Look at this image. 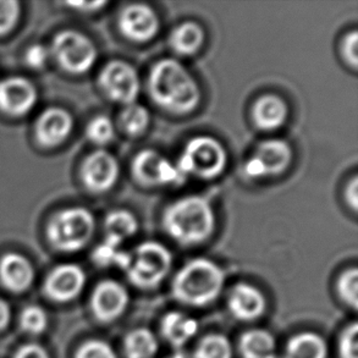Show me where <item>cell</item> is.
Segmentation results:
<instances>
[{"mask_svg":"<svg viewBox=\"0 0 358 358\" xmlns=\"http://www.w3.org/2000/svg\"><path fill=\"white\" fill-rule=\"evenodd\" d=\"M147 87L158 107L176 115L194 112L202 99L196 78L184 64L175 59H162L152 66Z\"/></svg>","mask_w":358,"mask_h":358,"instance_id":"cell-1","label":"cell"},{"mask_svg":"<svg viewBox=\"0 0 358 358\" xmlns=\"http://www.w3.org/2000/svg\"><path fill=\"white\" fill-rule=\"evenodd\" d=\"M217 218L212 204L202 196H187L170 203L162 215L165 234L180 246H199L208 241Z\"/></svg>","mask_w":358,"mask_h":358,"instance_id":"cell-2","label":"cell"},{"mask_svg":"<svg viewBox=\"0 0 358 358\" xmlns=\"http://www.w3.org/2000/svg\"><path fill=\"white\" fill-rule=\"evenodd\" d=\"M224 284L225 274L215 262L196 258L176 273L171 292L184 305L203 307L218 299Z\"/></svg>","mask_w":358,"mask_h":358,"instance_id":"cell-3","label":"cell"},{"mask_svg":"<svg viewBox=\"0 0 358 358\" xmlns=\"http://www.w3.org/2000/svg\"><path fill=\"white\" fill-rule=\"evenodd\" d=\"M228 152L212 136H196L185 145L175 164L185 179L194 176L213 180L223 174L228 165Z\"/></svg>","mask_w":358,"mask_h":358,"instance_id":"cell-4","label":"cell"},{"mask_svg":"<svg viewBox=\"0 0 358 358\" xmlns=\"http://www.w3.org/2000/svg\"><path fill=\"white\" fill-rule=\"evenodd\" d=\"M171 266L173 255L168 247L157 241L142 242L130 252L126 275L132 285L150 290L164 280Z\"/></svg>","mask_w":358,"mask_h":358,"instance_id":"cell-5","label":"cell"},{"mask_svg":"<svg viewBox=\"0 0 358 358\" xmlns=\"http://www.w3.org/2000/svg\"><path fill=\"white\" fill-rule=\"evenodd\" d=\"M94 228L96 222L88 209L73 207L64 209L52 219L48 238L60 251H80L91 241Z\"/></svg>","mask_w":358,"mask_h":358,"instance_id":"cell-6","label":"cell"},{"mask_svg":"<svg viewBox=\"0 0 358 358\" xmlns=\"http://www.w3.org/2000/svg\"><path fill=\"white\" fill-rule=\"evenodd\" d=\"M50 53L62 68L71 73H85L97 62L96 45L87 36L68 29L57 34Z\"/></svg>","mask_w":358,"mask_h":358,"instance_id":"cell-7","label":"cell"},{"mask_svg":"<svg viewBox=\"0 0 358 358\" xmlns=\"http://www.w3.org/2000/svg\"><path fill=\"white\" fill-rule=\"evenodd\" d=\"M292 150L284 140L271 138L257 145L255 153L243 165V174L252 180L278 176L289 169Z\"/></svg>","mask_w":358,"mask_h":358,"instance_id":"cell-8","label":"cell"},{"mask_svg":"<svg viewBox=\"0 0 358 358\" xmlns=\"http://www.w3.org/2000/svg\"><path fill=\"white\" fill-rule=\"evenodd\" d=\"M99 86L110 101L130 106L141 93L140 75L130 63L112 60L99 73Z\"/></svg>","mask_w":358,"mask_h":358,"instance_id":"cell-9","label":"cell"},{"mask_svg":"<svg viewBox=\"0 0 358 358\" xmlns=\"http://www.w3.org/2000/svg\"><path fill=\"white\" fill-rule=\"evenodd\" d=\"M131 170L136 181L145 187L171 186L185 181L176 164L157 150H141L132 160Z\"/></svg>","mask_w":358,"mask_h":358,"instance_id":"cell-10","label":"cell"},{"mask_svg":"<svg viewBox=\"0 0 358 358\" xmlns=\"http://www.w3.org/2000/svg\"><path fill=\"white\" fill-rule=\"evenodd\" d=\"M120 34L127 41L145 43L157 37L160 31V20L150 5L129 4L121 10L117 19Z\"/></svg>","mask_w":358,"mask_h":358,"instance_id":"cell-11","label":"cell"},{"mask_svg":"<svg viewBox=\"0 0 358 358\" xmlns=\"http://www.w3.org/2000/svg\"><path fill=\"white\" fill-rule=\"evenodd\" d=\"M81 176L85 186L94 194L108 192L117 185L120 164L117 157L106 150H98L83 162Z\"/></svg>","mask_w":358,"mask_h":358,"instance_id":"cell-12","label":"cell"},{"mask_svg":"<svg viewBox=\"0 0 358 358\" xmlns=\"http://www.w3.org/2000/svg\"><path fill=\"white\" fill-rule=\"evenodd\" d=\"M130 295L125 286L115 280L99 282L91 297L93 315L103 323L117 320L127 308Z\"/></svg>","mask_w":358,"mask_h":358,"instance_id":"cell-13","label":"cell"},{"mask_svg":"<svg viewBox=\"0 0 358 358\" xmlns=\"http://www.w3.org/2000/svg\"><path fill=\"white\" fill-rule=\"evenodd\" d=\"M37 102V91L34 83L24 78H10L0 83V109L21 117L32 110Z\"/></svg>","mask_w":358,"mask_h":358,"instance_id":"cell-14","label":"cell"},{"mask_svg":"<svg viewBox=\"0 0 358 358\" xmlns=\"http://www.w3.org/2000/svg\"><path fill=\"white\" fill-rule=\"evenodd\" d=\"M86 282V274L76 264H63L54 269L45 282V292L54 301L69 302L76 299Z\"/></svg>","mask_w":358,"mask_h":358,"instance_id":"cell-15","label":"cell"},{"mask_svg":"<svg viewBox=\"0 0 358 358\" xmlns=\"http://www.w3.org/2000/svg\"><path fill=\"white\" fill-rule=\"evenodd\" d=\"M228 308L236 320L252 322L261 318L266 312V297L256 286L238 282L229 294Z\"/></svg>","mask_w":358,"mask_h":358,"instance_id":"cell-16","label":"cell"},{"mask_svg":"<svg viewBox=\"0 0 358 358\" xmlns=\"http://www.w3.org/2000/svg\"><path fill=\"white\" fill-rule=\"evenodd\" d=\"M73 117L62 108H50L39 117L36 124V136L41 145L57 147L73 132Z\"/></svg>","mask_w":358,"mask_h":358,"instance_id":"cell-17","label":"cell"},{"mask_svg":"<svg viewBox=\"0 0 358 358\" xmlns=\"http://www.w3.org/2000/svg\"><path fill=\"white\" fill-rule=\"evenodd\" d=\"M252 121L258 130H279L289 117V107L282 98L276 94H263L252 106Z\"/></svg>","mask_w":358,"mask_h":358,"instance_id":"cell-18","label":"cell"},{"mask_svg":"<svg viewBox=\"0 0 358 358\" xmlns=\"http://www.w3.org/2000/svg\"><path fill=\"white\" fill-rule=\"evenodd\" d=\"M0 278L9 290L24 292L32 285L34 266L24 256L9 253L0 261Z\"/></svg>","mask_w":358,"mask_h":358,"instance_id":"cell-19","label":"cell"},{"mask_svg":"<svg viewBox=\"0 0 358 358\" xmlns=\"http://www.w3.org/2000/svg\"><path fill=\"white\" fill-rule=\"evenodd\" d=\"M160 330L163 338L170 345L182 348L197 333L199 323L192 317L181 312H170L162 320Z\"/></svg>","mask_w":358,"mask_h":358,"instance_id":"cell-20","label":"cell"},{"mask_svg":"<svg viewBox=\"0 0 358 358\" xmlns=\"http://www.w3.org/2000/svg\"><path fill=\"white\" fill-rule=\"evenodd\" d=\"M204 29L194 21H186L176 26L170 34L169 44L174 53L180 57H191L203 47Z\"/></svg>","mask_w":358,"mask_h":358,"instance_id":"cell-21","label":"cell"},{"mask_svg":"<svg viewBox=\"0 0 358 358\" xmlns=\"http://www.w3.org/2000/svg\"><path fill=\"white\" fill-rule=\"evenodd\" d=\"M284 358H327L328 345L320 335L301 333L292 336L286 344Z\"/></svg>","mask_w":358,"mask_h":358,"instance_id":"cell-22","label":"cell"},{"mask_svg":"<svg viewBox=\"0 0 358 358\" xmlns=\"http://www.w3.org/2000/svg\"><path fill=\"white\" fill-rule=\"evenodd\" d=\"M104 227L107 233L106 240L121 246L125 240L135 236L140 224L135 214L126 209H117L108 214Z\"/></svg>","mask_w":358,"mask_h":358,"instance_id":"cell-23","label":"cell"},{"mask_svg":"<svg viewBox=\"0 0 358 358\" xmlns=\"http://www.w3.org/2000/svg\"><path fill=\"white\" fill-rule=\"evenodd\" d=\"M276 341L268 330L251 329L242 335L238 349L243 358H269L275 354Z\"/></svg>","mask_w":358,"mask_h":358,"instance_id":"cell-24","label":"cell"},{"mask_svg":"<svg viewBox=\"0 0 358 358\" xmlns=\"http://www.w3.org/2000/svg\"><path fill=\"white\" fill-rule=\"evenodd\" d=\"M158 349L159 343L157 336L145 328L131 330L124 340L126 358H153Z\"/></svg>","mask_w":358,"mask_h":358,"instance_id":"cell-25","label":"cell"},{"mask_svg":"<svg viewBox=\"0 0 358 358\" xmlns=\"http://www.w3.org/2000/svg\"><path fill=\"white\" fill-rule=\"evenodd\" d=\"M119 124L126 135L138 137L150 127V112L147 108L137 103L125 106L119 115Z\"/></svg>","mask_w":358,"mask_h":358,"instance_id":"cell-26","label":"cell"},{"mask_svg":"<svg viewBox=\"0 0 358 358\" xmlns=\"http://www.w3.org/2000/svg\"><path fill=\"white\" fill-rule=\"evenodd\" d=\"M233 348L223 334L206 335L194 350V358H231Z\"/></svg>","mask_w":358,"mask_h":358,"instance_id":"cell-27","label":"cell"},{"mask_svg":"<svg viewBox=\"0 0 358 358\" xmlns=\"http://www.w3.org/2000/svg\"><path fill=\"white\" fill-rule=\"evenodd\" d=\"M88 140L92 142L93 145H109L115 136V127L109 117L106 115L93 117L86 129Z\"/></svg>","mask_w":358,"mask_h":358,"instance_id":"cell-28","label":"cell"},{"mask_svg":"<svg viewBox=\"0 0 358 358\" xmlns=\"http://www.w3.org/2000/svg\"><path fill=\"white\" fill-rule=\"evenodd\" d=\"M338 292L340 299L354 310L358 306V271L351 268L344 271L338 280Z\"/></svg>","mask_w":358,"mask_h":358,"instance_id":"cell-29","label":"cell"},{"mask_svg":"<svg viewBox=\"0 0 358 358\" xmlns=\"http://www.w3.org/2000/svg\"><path fill=\"white\" fill-rule=\"evenodd\" d=\"M20 324L21 328L29 334H41L47 329V324H48L47 313L38 306H29L21 313Z\"/></svg>","mask_w":358,"mask_h":358,"instance_id":"cell-30","label":"cell"},{"mask_svg":"<svg viewBox=\"0 0 358 358\" xmlns=\"http://www.w3.org/2000/svg\"><path fill=\"white\" fill-rule=\"evenodd\" d=\"M340 358H358V327L354 322L348 325L340 335Z\"/></svg>","mask_w":358,"mask_h":358,"instance_id":"cell-31","label":"cell"},{"mask_svg":"<svg viewBox=\"0 0 358 358\" xmlns=\"http://www.w3.org/2000/svg\"><path fill=\"white\" fill-rule=\"evenodd\" d=\"M76 358H117V354L107 341L91 340L78 349Z\"/></svg>","mask_w":358,"mask_h":358,"instance_id":"cell-32","label":"cell"},{"mask_svg":"<svg viewBox=\"0 0 358 358\" xmlns=\"http://www.w3.org/2000/svg\"><path fill=\"white\" fill-rule=\"evenodd\" d=\"M20 4L14 0H0V36L14 29L20 17Z\"/></svg>","mask_w":358,"mask_h":358,"instance_id":"cell-33","label":"cell"},{"mask_svg":"<svg viewBox=\"0 0 358 358\" xmlns=\"http://www.w3.org/2000/svg\"><path fill=\"white\" fill-rule=\"evenodd\" d=\"M120 253V246L106 240L93 252V261L101 266H117Z\"/></svg>","mask_w":358,"mask_h":358,"instance_id":"cell-34","label":"cell"},{"mask_svg":"<svg viewBox=\"0 0 358 358\" xmlns=\"http://www.w3.org/2000/svg\"><path fill=\"white\" fill-rule=\"evenodd\" d=\"M341 52H343V57L346 60V63L349 64L354 70H357L358 34L356 29L345 36L343 44H341Z\"/></svg>","mask_w":358,"mask_h":358,"instance_id":"cell-35","label":"cell"},{"mask_svg":"<svg viewBox=\"0 0 358 358\" xmlns=\"http://www.w3.org/2000/svg\"><path fill=\"white\" fill-rule=\"evenodd\" d=\"M50 57H52L50 48L42 44H36L27 50L26 63L29 64L31 68L42 69L48 64Z\"/></svg>","mask_w":358,"mask_h":358,"instance_id":"cell-36","label":"cell"},{"mask_svg":"<svg viewBox=\"0 0 358 358\" xmlns=\"http://www.w3.org/2000/svg\"><path fill=\"white\" fill-rule=\"evenodd\" d=\"M15 358H50L48 352L41 345L29 344L17 351Z\"/></svg>","mask_w":358,"mask_h":358,"instance_id":"cell-37","label":"cell"},{"mask_svg":"<svg viewBox=\"0 0 358 358\" xmlns=\"http://www.w3.org/2000/svg\"><path fill=\"white\" fill-rule=\"evenodd\" d=\"M345 199L350 206V208L354 212H357L358 208V179L355 176L350 181L346 189H345Z\"/></svg>","mask_w":358,"mask_h":358,"instance_id":"cell-38","label":"cell"},{"mask_svg":"<svg viewBox=\"0 0 358 358\" xmlns=\"http://www.w3.org/2000/svg\"><path fill=\"white\" fill-rule=\"evenodd\" d=\"M69 5L81 11H97L107 6L108 3L107 1H81V3H69Z\"/></svg>","mask_w":358,"mask_h":358,"instance_id":"cell-39","label":"cell"},{"mask_svg":"<svg viewBox=\"0 0 358 358\" xmlns=\"http://www.w3.org/2000/svg\"><path fill=\"white\" fill-rule=\"evenodd\" d=\"M10 318H11L10 306L6 301L0 299V330L4 329L5 327L9 324Z\"/></svg>","mask_w":358,"mask_h":358,"instance_id":"cell-40","label":"cell"},{"mask_svg":"<svg viewBox=\"0 0 358 358\" xmlns=\"http://www.w3.org/2000/svg\"><path fill=\"white\" fill-rule=\"evenodd\" d=\"M269 358H284V357H280V356H276L275 354L274 355H271V357Z\"/></svg>","mask_w":358,"mask_h":358,"instance_id":"cell-41","label":"cell"},{"mask_svg":"<svg viewBox=\"0 0 358 358\" xmlns=\"http://www.w3.org/2000/svg\"><path fill=\"white\" fill-rule=\"evenodd\" d=\"M175 358H179V357H175Z\"/></svg>","mask_w":358,"mask_h":358,"instance_id":"cell-42","label":"cell"}]
</instances>
